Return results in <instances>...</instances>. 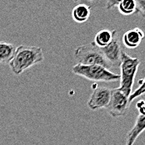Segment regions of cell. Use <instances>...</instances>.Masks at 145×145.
I'll use <instances>...</instances> for the list:
<instances>
[{"label":"cell","instance_id":"6da1fadb","mask_svg":"<svg viewBox=\"0 0 145 145\" xmlns=\"http://www.w3.org/2000/svg\"><path fill=\"white\" fill-rule=\"evenodd\" d=\"M44 51L41 47L21 44L16 48L8 66L11 72L18 75L32 66L44 61Z\"/></svg>","mask_w":145,"mask_h":145},{"label":"cell","instance_id":"7a4b0ae2","mask_svg":"<svg viewBox=\"0 0 145 145\" xmlns=\"http://www.w3.org/2000/svg\"><path fill=\"white\" fill-rule=\"evenodd\" d=\"M140 65L139 59L129 56L124 50L122 52L120 63V86L118 89L129 97L134 84L135 76Z\"/></svg>","mask_w":145,"mask_h":145},{"label":"cell","instance_id":"3957f363","mask_svg":"<svg viewBox=\"0 0 145 145\" xmlns=\"http://www.w3.org/2000/svg\"><path fill=\"white\" fill-rule=\"evenodd\" d=\"M78 64L84 66H101L107 69L113 68L102 53L101 50L95 46L93 42L77 47L73 51Z\"/></svg>","mask_w":145,"mask_h":145},{"label":"cell","instance_id":"277c9868","mask_svg":"<svg viewBox=\"0 0 145 145\" xmlns=\"http://www.w3.org/2000/svg\"><path fill=\"white\" fill-rule=\"evenodd\" d=\"M72 73L83 76L87 80L95 82H115L120 80L118 74L110 72V70L101 66H84L75 65L72 69Z\"/></svg>","mask_w":145,"mask_h":145},{"label":"cell","instance_id":"5b68a950","mask_svg":"<svg viewBox=\"0 0 145 145\" xmlns=\"http://www.w3.org/2000/svg\"><path fill=\"white\" fill-rule=\"evenodd\" d=\"M129 105L130 102L129 100V97H127L118 88H115L111 90L110 101L106 109L111 117H118L123 116L127 113Z\"/></svg>","mask_w":145,"mask_h":145},{"label":"cell","instance_id":"8992f818","mask_svg":"<svg viewBox=\"0 0 145 145\" xmlns=\"http://www.w3.org/2000/svg\"><path fill=\"white\" fill-rule=\"evenodd\" d=\"M100 50L104 57L108 60V62L112 66V67H116L120 66L123 50L121 48L120 39L118 31H116V33L114 34L112 41L107 46L101 48Z\"/></svg>","mask_w":145,"mask_h":145},{"label":"cell","instance_id":"52a82bcc","mask_svg":"<svg viewBox=\"0 0 145 145\" xmlns=\"http://www.w3.org/2000/svg\"><path fill=\"white\" fill-rule=\"evenodd\" d=\"M111 90L107 87H93V91L88 101V107L93 110L106 108L110 101Z\"/></svg>","mask_w":145,"mask_h":145},{"label":"cell","instance_id":"ba28073f","mask_svg":"<svg viewBox=\"0 0 145 145\" xmlns=\"http://www.w3.org/2000/svg\"><path fill=\"white\" fill-rule=\"evenodd\" d=\"M144 38V32L141 29L136 27L134 29L128 30L123 34V43L125 47L129 49H135L138 47L143 39Z\"/></svg>","mask_w":145,"mask_h":145},{"label":"cell","instance_id":"9c48e42d","mask_svg":"<svg viewBox=\"0 0 145 145\" xmlns=\"http://www.w3.org/2000/svg\"><path fill=\"white\" fill-rule=\"evenodd\" d=\"M145 130V115H138L136 122L126 137L125 145H133L139 135Z\"/></svg>","mask_w":145,"mask_h":145},{"label":"cell","instance_id":"30bf717a","mask_svg":"<svg viewBox=\"0 0 145 145\" xmlns=\"http://www.w3.org/2000/svg\"><path fill=\"white\" fill-rule=\"evenodd\" d=\"M91 15V9L90 7L84 4V3H79L76 5L72 10V19L78 24L85 23L88 20Z\"/></svg>","mask_w":145,"mask_h":145},{"label":"cell","instance_id":"8fae6325","mask_svg":"<svg viewBox=\"0 0 145 145\" xmlns=\"http://www.w3.org/2000/svg\"><path fill=\"white\" fill-rule=\"evenodd\" d=\"M117 30H108V29H102L99 31L94 37L93 44L98 48L101 49L107 46L113 40V37Z\"/></svg>","mask_w":145,"mask_h":145},{"label":"cell","instance_id":"7c38bea8","mask_svg":"<svg viewBox=\"0 0 145 145\" xmlns=\"http://www.w3.org/2000/svg\"><path fill=\"white\" fill-rule=\"evenodd\" d=\"M16 50L14 44L0 41V64H8Z\"/></svg>","mask_w":145,"mask_h":145},{"label":"cell","instance_id":"4fadbf2b","mask_svg":"<svg viewBox=\"0 0 145 145\" xmlns=\"http://www.w3.org/2000/svg\"><path fill=\"white\" fill-rule=\"evenodd\" d=\"M118 11L123 15H130L136 12L137 5L134 0H122L118 4Z\"/></svg>","mask_w":145,"mask_h":145},{"label":"cell","instance_id":"5bb4252c","mask_svg":"<svg viewBox=\"0 0 145 145\" xmlns=\"http://www.w3.org/2000/svg\"><path fill=\"white\" fill-rule=\"evenodd\" d=\"M140 86L138 87V89H136L133 92H132L129 97V102H132L133 101H134L137 97H141L143 95L145 94V77L144 79H141L140 81Z\"/></svg>","mask_w":145,"mask_h":145},{"label":"cell","instance_id":"9a60e30c","mask_svg":"<svg viewBox=\"0 0 145 145\" xmlns=\"http://www.w3.org/2000/svg\"><path fill=\"white\" fill-rule=\"evenodd\" d=\"M137 10L136 12L143 17H145V0H138L136 1Z\"/></svg>","mask_w":145,"mask_h":145},{"label":"cell","instance_id":"2e32d148","mask_svg":"<svg viewBox=\"0 0 145 145\" xmlns=\"http://www.w3.org/2000/svg\"><path fill=\"white\" fill-rule=\"evenodd\" d=\"M136 107L140 115H145V100H139L136 103Z\"/></svg>","mask_w":145,"mask_h":145},{"label":"cell","instance_id":"e0dca14e","mask_svg":"<svg viewBox=\"0 0 145 145\" xmlns=\"http://www.w3.org/2000/svg\"><path fill=\"white\" fill-rule=\"evenodd\" d=\"M120 1H115V0H110V1H108L107 3H106V9L108 10L109 9H112L114 7H115L116 5H118Z\"/></svg>","mask_w":145,"mask_h":145}]
</instances>
